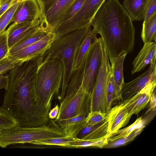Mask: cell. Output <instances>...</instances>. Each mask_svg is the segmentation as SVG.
Returning a JSON list of instances; mask_svg holds the SVG:
<instances>
[{
  "label": "cell",
  "mask_w": 156,
  "mask_h": 156,
  "mask_svg": "<svg viewBox=\"0 0 156 156\" xmlns=\"http://www.w3.org/2000/svg\"><path fill=\"white\" fill-rule=\"evenodd\" d=\"M148 0H124L122 5L133 21L143 20Z\"/></svg>",
  "instance_id": "obj_20"
},
{
  "label": "cell",
  "mask_w": 156,
  "mask_h": 156,
  "mask_svg": "<svg viewBox=\"0 0 156 156\" xmlns=\"http://www.w3.org/2000/svg\"><path fill=\"white\" fill-rule=\"evenodd\" d=\"M156 13V0H148L146 6L143 23H146Z\"/></svg>",
  "instance_id": "obj_34"
},
{
  "label": "cell",
  "mask_w": 156,
  "mask_h": 156,
  "mask_svg": "<svg viewBox=\"0 0 156 156\" xmlns=\"http://www.w3.org/2000/svg\"><path fill=\"white\" fill-rule=\"evenodd\" d=\"M41 20L34 23H14L6 30L9 50L18 42L36 32L42 26Z\"/></svg>",
  "instance_id": "obj_14"
},
{
  "label": "cell",
  "mask_w": 156,
  "mask_h": 156,
  "mask_svg": "<svg viewBox=\"0 0 156 156\" xmlns=\"http://www.w3.org/2000/svg\"><path fill=\"white\" fill-rule=\"evenodd\" d=\"M23 62L14 60L8 56L0 61V75H3Z\"/></svg>",
  "instance_id": "obj_31"
},
{
  "label": "cell",
  "mask_w": 156,
  "mask_h": 156,
  "mask_svg": "<svg viewBox=\"0 0 156 156\" xmlns=\"http://www.w3.org/2000/svg\"><path fill=\"white\" fill-rule=\"evenodd\" d=\"M44 21L42 12L37 0H19V5L11 21L17 23Z\"/></svg>",
  "instance_id": "obj_11"
},
{
  "label": "cell",
  "mask_w": 156,
  "mask_h": 156,
  "mask_svg": "<svg viewBox=\"0 0 156 156\" xmlns=\"http://www.w3.org/2000/svg\"><path fill=\"white\" fill-rule=\"evenodd\" d=\"M63 69L58 59L41 62L36 74L35 88L38 98L49 112L53 97L59 94L62 86Z\"/></svg>",
  "instance_id": "obj_5"
},
{
  "label": "cell",
  "mask_w": 156,
  "mask_h": 156,
  "mask_svg": "<svg viewBox=\"0 0 156 156\" xmlns=\"http://www.w3.org/2000/svg\"><path fill=\"white\" fill-rule=\"evenodd\" d=\"M132 116L120 104L111 108L106 113L109 132L113 134L126 126Z\"/></svg>",
  "instance_id": "obj_15"
},
{
  "label": "cell",
  "mask_w": 156,
  "mask_h": 156,
  "mask_svg": "<svg viewBox=\"0 0 156 156\" xmlns=\"http://www.w3.org/2000/svg\"><path fill=\"white\" fill-rule=\"evenodd\" d=\"M156 85V79L148 83L134 95L122 101L120 104L132 115L137 114L149 103Z\"/></svg>",
  "instance_id": "obj_12"
},
{
  "label": "cell",
  "mask_w": 156,
  "mask_h": 156,
  "mask_svg": "<svg viewBox=\"0 0 156 156\" xmlns=\"http://www.w3.org/2000/svg\"><path fill=\"white\" fill-rule=\"evenodd\" d=\"M44 15L58 0H37Z\"/></svg>",
  "instance_id": "obj_36"
},
{
  "label": "cell",
  "mask_w": 156,
  "mask_h": 156,
  "mask_svg": "<svg viewBox=\"0 0 156 156\" xmlns=\"http://www.w3.org/2000/svg\"><path fill=\"white\" fill-rule=\"evenodd\" d=\"M119 0H106L95 15L92 29L101 36L109 59L133 51L135 29Z\"/></svg>",
  "instance_id": "obj_1"
},
{
  "label": "cell",
  "mask_w": 156,
  "mask_h": 156,
  "mask_svg": "<svg viewBox=\"0 0 156 156\" xmlns=\"http://www.w3.org/2000/svg\"><path fill=\"white\" fill-rule=\"evenodd\" d=\"M111 134L108 131V121L107 119L100 126L92 132L81 139L83 140H97L107 136Z\"/></svg>",
  "instance_id": "obj_26"
},
{
  "label": "cell",
  "mask_w": 156,
  "mask_h": 156,
  "mask_svg": "<svg viewBox=\"0 0 156 156\" xmlns=\"http://www.w3.org/2000/svg\"><path fill=\"white\" fill-rule=\"evenodd\" d=\"M88 114L86 112H82L75 116L56 122L66 136L77 137L78 134L83 127Z\"/></svg>",
  "instance_id": "obj_17"
},
{
  "label": "cell",
  "mask_w": 156,
  "mask_h": 156,
  "mask_svg": "<svg viewBox=\"0 0 156 156\" xmlns=\"http://www.w3.org/2000/svg\"><path fill=\"white\" fill-rule=\"evenodd\" d=\"M57 37L54 32L50 33L36 42L14 52L8 56L14 60L24 62L43 55Z\"/></svg>",
  "instance_id": "obj_10"
},
{
  "label": "cell",
  "mask_w": 156,
  "mask_h": 156,
  "mask_svg": "<svg viewBox=\"0 0 156 156\" xmlns=\"http://www.w3.org/2000/svg\"><path fill=\"white\" fill-rule=\"evenodd\" d=\"M89 27L76 52L73 72L80 68L84 63L91 44L97 37V33Z\"/></svg>",
  "instance_id": "obj_18"
},
{
  "label": "cell",
  "mask_w": 156,
  "mask_h": 156,
  "mask_svg": "<svg viewBox=\"0 0 156 156\" xmlns=\"http://www.w3.org/2000/svg\"><path fill=\"white\" fill-rule=\"evenodd\" d=\"M111 71L109 59L103 44L101 65L91 94L90 112H107V90Z\"/></svg>",
  "instance_id": "obj_8"
},
{
  "label": "cell",
  "mask_w": 156,
  "mask_h": 156,
  "mask_svg": "<svg viewBox=\"0 0 156 156\" xmlns=\"http://www.w3.org/2000/svg\"><path fill=\"white\" fill-rule=\"evenodd\" d=\"M156 44L155 41L144 43L132 64L131 74L143 70L152 62L156 61Z\"/></svg>",
  "instance_id": "obj_16"
},
{
  "label": "cell",
  "mask_w": 156,
  "mask_h": 156,
  "mask_svg": "<svg viewBox=\"0 0 156 156\" xmlns=\"http://www.w3.org/2000/svg\"><path fill=\"white\" fill-rule=\"evenodd\" d=\"M156 13L146 23H143L141 37L144 43L156 40Z\"/></svg>",
  "instance_id": "obj_22"
},
{
  "label": "cell",
  "mask_w": 156,
  "mask_h": 156,
  "mask_svg": "<svg viewBox=\"0 0 156 156\" xmlns=\"http://www.w3.org/2000/svg\"><path fill=\"white\" fill-rule=\"evenodd\" d=\"M66 136L58 124L54 121L41 126L23 127L17 126L0 132V147L17 144H32L36 140Z\"/></svg>",
  "instance_id": "obj_6"
},
{
  "label": "cell",
  "mask_w": 156,
  "mask_h": 156,
  "mask_svg": "<svg viewBox=\"0 0 156 156\" xmlns=\"http://www.w3.org/2000/svg\"><path fill=\"white\" fill-rule=\"evenodd\" d=\"M127 53H124L114 58L110 62L112 72L115 83L117 100L121 101V89L124 83L123 73V65Z\"/></svg>",
  "instance_id": "obj_19"
},
{
  "label": "cell",
  "mask_w": 156,
  "mask_h": 156,
  "mask_svg": "<svg viewBox=\"0 0 156 156\" xmlns=\"http://www.w3.org/2000/svg\"><path fill=\"white\" fill-rule=\"evenodd\" d=\"M84 63L73 72L55 122L75 116L82 112L88 114L90 112L91 95L86 92L82 85Z\"/></svg>",
  "instance_id": "obj_4"
},
{
  "label": "cell",
  "mask_w": 156,
  "mask_h": 156,
  "mask_svg": "<svg viewBox=\"0 0 156 156\" xmlns=\"http://www.w3.org/2000/svg\"><path fill=\"white\" fill-rule=\"evenodd\" d=\"M106 0H85L79 11L71 19L55 29L57 37L91 26L94 16Z\"/></svg>",
  "instance_id": "obj_7"
},
{
  "label": "cell",
  "mask_w": 156,
  "mask_h": 156,
  "mask_svg": "<svg viewBox=\"0 0 156 156\" xmlns=\"http://www.w3.org/2000/svg\"><path fill=\"white\" fill-rule=\"evenodd\" d=\"M142 117L137 119L130 125L111 134L108 138V142L111 143L119 139L127 137L136 128H140L144 126L142 125Z\"/></svg>",
  "instance_id": "obj_24"
},
{
  "label": "cell",
  "mask_w": 156,
  "mask_h": 156,
  "mask_svg": "<svg viewBox=\"0 0 156 156\" xmlns=\"http://www.w3.org/2000/svg\"><path fill=\"white\" fill-rule=\"evenodd\" d=\"M50 33L51 32H49L43 24L35 33L23 38L9 50V53L18 51L36 42Z\"/></svg>",
  "instance_id": "obj_21"
},
{
  "label": "cell",
  "mask_w": 156,
  "mask_h": 156,
  "mask_svg": "<svg viewBox=\"0 0 156 156\" xmlns=\"http://www.w3.org/2000/svg\"><path fill=\"white\" fill-rule=\"evenodd\" d=\"M107 119L106 113L100 111L90 112L86 118L84 125L96 124Z\"/></svg>",
  "instance_id": "obj_30"
},
{
  "label": "cell",
  "mask_w": 156,
  "mask_h": 156,
  "mask_svg": "<svg viewBox=\"0 0 156 156\" xmlns=\"http://www.w3.org/2000/svg\"><path fill=\"white\" fill-rule=\"evenodd\" d=\"M103 44L101 37H96L85 62L82 85L86 92L90 95L101 65Z\"/></svg>",
  "instance_id": "obj_9"
},
{
  "label": "cell",
  "mask_w": 156,
  "mask_h": 156,
  "mask_svg": "<svg viewBox=\"0 0 156 156\" xmlns=\"http://www.w3.org/2000/svg\"><path fill=\"white\" fill-rule=\"evenodd\" d=\"M149 65V68L138 77L130 82L124 83L121 89L122 101L134 95L148 83L156 79V61Z\"/></svg>",
  "instance_id": "obj_13"
},
{
  "label": "cell",
  "mask_w": 156,
  "mask_h": 156,
  "mask_svg": "<svg viewBox=\"0 0 156 156\" xmlns=\"http://www.w3.org/2000/svg\"><path fill=\"white\" fill-rule=\"evenodd\" d=\"M59 108V106L57 104L52 109L50 110L48 114V118L51 119H56L58 113Z\"/></svg>",
  "instance_id": "obj_38"
},
{
  "label": "cell",
  "mask_w": 156,
  "mask_h": 156,
  "mask_svg": "<svg viewBox=\"0 0 156 156\" xmlns=\"http://www.w3.org/2000/svg\"><path fill=\"white\" fill-rule=\"evenodd\" d=\"M8 74L2 75L0 77V89L6 88L8 83Z\"/></svg>",
  "instance_id": "obj_40"
},
{
  "label": "cell",
  "mask_w": 156,
  "mask_h": 156,
  "mask_svg": "<svg viewBox=\"0 0 156 156\" xmlns=\"http://www.w3.org/2000/svg\"><path fill=\"white\" fill-rule=\"evenodd\" d=\"M115 100H117L116 86L111 71L108 82L107 90V112L108 111L112 108V105Z\"/></svg>",
  "instance_id": "obj_28"
},
{
  "label": "cell",
  "mask_w": 156,
  "mask_h": 156,
  "mask_svg": "<svg viewBox=\"0 0 156 156\" xmlns=\"http://www.w3.org/2000/svg\"><path fill=\"white\" fill-rule=\"evenodd\" d=\"M19 3V0H17L0 16V34L5 31L7 26L11 23Z\"/></svg>",
  "instance_id": "obj_27"
},
{
  "label": "cell",
  "mask_w": 156,
  "mask_h": 156,
  "mask_svg": "<svg viewBox=\"0 0 156 156\" xmlns=\"http://www.w3.org/2000/svg\"><path fill=\"white\" fill-rule=\"evenodd\" d=\"M89 27L56 37L42 55L41 62L55 58L59 60L62 64L63 73L59 98L60 101L65 96L73 72L77 50Z\"/></svg>",
  "instance_id": "obj_3"
},
{
  "label": "cell",
  "mask_w": 156,
  "mask_h": 156,
  "mask_svg": "<svg viewBox=\"0 0 156 156\" xmlns=\"http://www.w3.org/2000/svg\"><path fill=\"white\" fill-rule=\"evenodd\" d=\"M156 93L155 89L152 94L149 101V110H155L156 109Z\"/></svg>",
  "instance_id": "obj_39"
},
{
  "label": "cell",
  "mask_w": 156,
  "mask_h": 156,
  "mask_svg": "<svg viewBox=\"0 0 156 156\" xmlns=\"http://www.w3.org/2000/svg\"><path fill=\"white\" fill-rule=\"evenodd\" d=\"M5 90L2 106L16 118L19 126L36 127L48 122V112L38 98L33 79L16 77Z\"/></svg>",
  "instance_id": "obj_2"
},
{
  "label": "cell",
  "mask_w": 156,
  "mask_h": 156,
  "mask_svg": "<svg viewBox=\"0 0 156 156\" xmlns=\"http://www.w3.org/2000/svg\"><path fill=\"white\" fill-rule=\"evenodd\" d=\"M9 49L6 30L0 34V61L8 56Z\"/></svg>",
  "instance_id": "obj_32"
},
{
  "label": "cell",
  "mask_w": 156,
  "mask_h": 156,
  "mask_svg": "<svg viewBox=\"0 0 156 156\" xmlns=\"http://www.w3.org/2000/svg\"><path fill=\"white\" fill-rule=\"evenodd\" d=\"M17 0H0V16Z\"/></svg>",
  "instance_id": "obj_37"
},
{
  "label": "cell",
  "mask_w": 156,
  "mask_h": 156,
  "mask_svg": "<svg viewBox=\"0 0 156 156\" xmlns=\"http://www.w3.org/2000/svg\"><path fill=\"white\" fill-rule=\"evenodd\" d=\"M84 1L85 0H76L63 15L58 27L72 18L80 10Z\"/></svg>",
  "instance_id": "obj_29"
},
{
  "label": "cell",
  "mask_w": 156,
  "mask_h": 156,
  "mask_svg": "<svg viewBox=\"0 0 156 156\" xmlns=\"http://www.w3.org/2000/svg\"><path fill=\"white\" fill-rule=\"evenodd\" d=\"M140 131L138 129H135L128 136L117 140V141L111 142V144L107 145L105 146L106 148H112L115 147L119 146L125 145L128 143L133 140L136 136L140 133Z\"/></svg>",
  "instance_id": "obj_33"
},
{
  "label": "cell",
  "mask_w": 156,
  "mask_h": 156,
  "mask_svg": "<svg viewBox=\"0 0 156 156\" xmlns=\"http://www.w3.org/2000/svg\"><path fill=\"white\" fill-rule=\"evenodd\" d=\"M2 75H0V77H1V76H2Z\"/></svg>",
  "instance_id": "obj_41"
},
{
  "label": "cell",
  "mask_w": 156,
  "mask_h": 156,
  "mask_svg": "<svg viewBox=\"0 0 156 156\" xmlns=\"http://www.w3.org/2000/svg\"><path fill=\"white\" fill-rule=\"evenodd\" d=\"M106 120L94 124L84 125L83 128L78 133L77 137L80 139L84 137L103 124Z\"/></svg>",
  "instance_id": "obj_35"
},
{
  "label": "cell",
  "mask_w": 156,
  "mask_h": 156,
  "mask_svg": "<svg viewBox=\"0 0 156 156\" xmlns=\"http://www.w3.org/2000/svg\"><path fill=\"white\" fill-rule=\"evenodd\" d=\"M16 118L2 105L0 106V132L19 125Z\"/></svg>",
  "instance_id": "obj_25"
},
{
  "label": "cell",
  "mask_w": 156,
  "mask_h": 156,
  "mask_svg": "<svg viewBox=\"0 0 156 156\" xmlns=\"http://www.w3.org/2000/svg\"><path fill=\"white\" fill-rule=\"evenodd\" d=\"M80 139L66 136L36 140L32 144L37 145H56L67 147L71 144L75 143Z\"/></svg>",
  "instance_id": "obj_23"
}]
</instances>
